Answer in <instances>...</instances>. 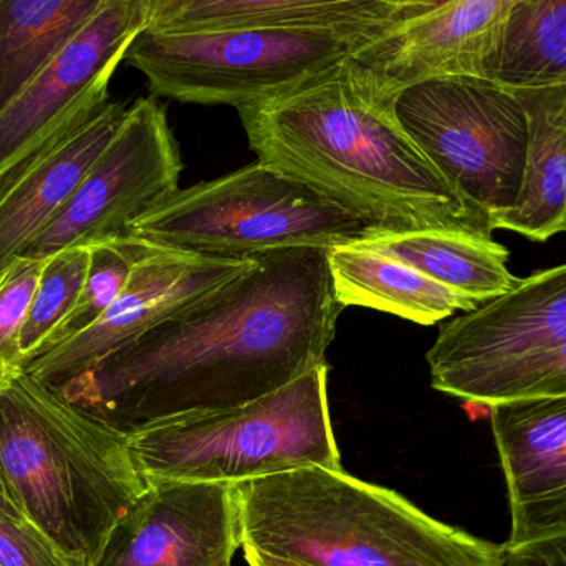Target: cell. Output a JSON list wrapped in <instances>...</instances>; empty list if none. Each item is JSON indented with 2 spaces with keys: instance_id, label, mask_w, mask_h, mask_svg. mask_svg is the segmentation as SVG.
Returning a JSON list of instances; mask_svg holds the SVG:
<instances>
[{
  "instance_id": "obj_4",
  "label": "cell",
  "mask_w": 566,
  "mask_h": 566,
  "mask_svg": "<svg viewBox=\"0 0 566 566\" xmlns=\"http://www.w3.org/2000/svg\"><path fill=\"white\" fill-rule=\"evenodd\" d=\"M0 474L27 522L72 566H93L145 491L126 432L17 373L0 386Z\"/></svg>"
},
{
  "instance_id": "obj_16",
  "label": "cell",
  "mask_w": 566,
  "mask_h": 566,
  "mask_svg": "<svg viewBox=\"0 0 566 566\" xmlns=\"http://www.w3.org/2000/svg\"><path fill=\"white\" fill-rule=\"evenodd\" d=\"M128 109L106 103L0 181V277L70 201Z\"/></svg>"
},
{
  "instance_id": "obj_24",
  "label": "cell",
  "mask_w": 566,
  "mask_h": 566,
  "mask_svg": "<svg viewBox=\"0 0 566 566\" xmlns=\"http://www.w3.org/2000/svg\"><path fill=\"white\" fill-rule=\"evenodd\" d=\"M156 249L158 245L132 235L90 245L88 272L78 302L52 333L40 355L90 328L118 298L136 264Z\"/></svg>"
},
{
  "instance_id": "obj_18",
  "label": "cell",
  "mask_w": 566,
  "mask_h": 566,
  "mask_svg": "<svg viewBox=\"0 0 566 566\" xmlns=\"http://www.w3.org/2000/svg\"><path fill=\"white\" fill-rule=\"evenodd\" d=\"M328 269L342 308L365 306L429 326L455 312L468 313L481 306L418 269L359 242L329 248Z\"/></svg>"
},
{
  "instance_id": "obj_11",
  "label": "cell",
  "mask_w": 566,
  "mask_h": 566,
  "mask_svg": "<svg viewBox=\"0 0 566 566\" xmlns=\"http://www.w3.org/2000/svg\"><path fill=\"white\" fill-rule=\"evenodd\" d=\"M252 264L254 258H211L158 248L136 264L118 298L90 328L36 356L23 371L49 388H62Z\"/></svg>"
},
{
  "instance_id": "obj_26",
  "label": "cell",
  "mask_w": 566,
  "mask_h": 566,
  "mask_svg": "<svg viewBox=\"0 0 566 566\" xmlns=\"http://www.w3.org/2000/svg\"><path fill=\"white\" fill-rule=\"evenodd\" d=\"M46 261L22 255L0 277V385L23 371L20 335Z\"/></svg>"
},
{
  "instance_id": "obj_1",
  "label": "cell",
  "mask_w": 566,
  "mask_h": 566,
  "mask_svg": "<svg viewBox=\"0 0 566 566\" xmlns=\"http://www.w3.org/2000/svg\"><path fill=\"white\" fill-rule=\"evenodd\" d=\"M329 248L275 249L55 389L129 432L254 401L325 365L342 306Z\"/></svg>"
},
{
  "instance_id": "obj_17",
  "label": "cell",
  "mask_w": 566,
  "mask_h": 566,
  "mask_svg": "<svg viewBox=\"0 0 566 566\" xmlns=\"http://www.w3.org/2000/svg\"><path fill=\"white\" fill-rule=\"evenodd\" d=\"M406 7L408 0H169L153 7L146 29H391Z\"/></svg>"
},
{
  "instance_id": "obj_10",
  "label": "cell",
  "mask_w": 566,
  "mask_h": 566,
  "mask_svg": "<svg viewBox=\"0 0 566 566\" xmlns=\"http://www.w3.org/2000/svg\"><path fill=\"white\" fill-rule=\"evenodd\" d=\"M181 171L165 108L156 96L139 98L70 201L23 255L50 258L75 245L125 238L136 219L179 191Z\"/></svg>"
},
{
  "instance_id": "obj_23",
  "label": "cell",
  "mask_w": 566,
  "mask_h": 566,
  "mask_svg": "<svg viewBox=\"0 0 566 566\" xmlns=\"http://www.w3.org/2000/svg\"><path fill=\"white\" fill-rule=\"evenodd\" d=\"M439 391L484 406L507 399L566 395V346L469 373Z\"/></svg>"
},
{
  "instance_id": "obj_3",
  "label": "cell",
  "mask_w": 566,
  "mask_h": 566,
  "mask_svg": "<svg viewBox=\"0 0 566 566\" xmlns=\"http://www.w3.org/2000/svg\"><path fill=\"white\" fill-rule=\"evenodd\" d=\"M242 548L305 566H495L501 547L342 468L234 484Z\"/></svg>"
},
{
  "instance_id": "obj_20",
  "label": "cell",
  "mask_w": 566,
  "mask_h": 566,
  "mask_svg": "<svg viewBox=\"0 0 566 566\" xmlns=\"http://www.w3.org/2000/svg\"><path fill=\"white\" fill-rule=\"evenodd\" d=\"M358 242L479 305L504 296L518 282L509 271L507 249L492 238L458 231H379Z\"/></svg>"
},
{
  "instance_id": "obj_2",
  "label": "cell",
  "mask_w": 566,
  "mask_h": 566,
  "mask_svg": "<svg viewBox=\"0 0 566 566\" xmlns=\"http://www.w3.org/2000/svg\"><path fill=\"white\" fill-rule=\"evenodd\" d=\"M352 55L238 108L258 161L315 189L381 231H458L492 238L399 125Z\"/></svg>"
},
{
  "instance_id": "obj_12",
  "label": "cell",
  "mask_w": 566,
  "mask_h": 566,
  "mask_svg": "<svg viewBox=\"0 0 566 566\" xmlns=\"http://www.w3.org/2000/svg\"><path fill=\"white\" fill-rule=\"evenodd\" d=\"M239 548L234 484L146 481L93 566H232Z\"/></svg>"
},
{
  "instance_id": "obj_6",
  "label": "cell",
  "mask_w": 566,
  "mask_h": 566,
  "mask_svg": "<svg viewBox=\"0 0 566 566\" xmlns=\"http://www.w3.org/2000/svg\"><path fill=\"white\" fill-rule=\"evenodd\" d=\"M379 231L310 186L255 161L176 191L136 219L126 235L172 251L249 259L275 249L352 244Z\"/></svg>"
},
{
  "instance_id": "obj_7",
  "label": "cell",
  "mask_w": 566,
  "mask_h": 566,
  "mask_svg": "<svg viewBox=\"0 0 566 566\" xmlns=\"http://www.w3.org/2000/svg\"><path fill=\"white\" fill-rule=\"evenodd\" d=\"M388 29H234L136 35L125 62L153 96L235 109L285 92Z\"/></svg>"
},
{
  "instance_id": "obj_19",
  "label": "cell",
  "mask_w": 566,
  "mask_h": 566,
  "mask_svg": "<svg viewBox=\"0 0 566 566\" xmlns=\"http://www.w3.org/2000/svg\"><path fill=\"white\" fill-rule=\"evenodd\" d=\"M528 119L521 196L501 229L545 242L566 232V83L514 90Z\"/></svg>"
},
{
  "instance_id": "obj_27",
  "label": "cell",
  "mask_w": 566,
  "mask_h": 566,
  "mask_svg": "<svg viewBox=\"0 0 566 566\" xmlns=\"http://www.w3.org/2000/svg\"><path fill=\"white\" fill-rule=\"evenodd\" d=\"M0 566H72L65 555L25 518L0 509Z\"/></svg>"
},
{
  "instance_id": "obj_14",
  "label": "cell",
  "mask_w": 566,
  "mask_h": 566,
  "mask_svg": "<svg viewBox=\"0 0 566 566\" xmlns=\"http://www.w3.org/2000/svg\"><path fill=\"white\" fill-rule=\"evenodd\" d=\"M566 346V264L518 281L504 296L446 323L429 349L431 385Z\"/></svg>"
},
{
  "instance_id": "obj_32",
  "label": "cell",
  "mask_w": 566,
  "mask_h": 566,
  "mask_svg": "<svg viewBox=\"0 0 566 566\" xmlns=\"http://www.w3.org/2000/svg\"><path fill=\"white\" fill-rule=\"evenodd\" d=\"M166 2H169V0H153V7H158Z\"/></svg>"
},
{
  "instance_id": "obj_15",
  "label": "cell",
  "mask_w": 566,
  "mask_h": 566,
  "mask_svg": "<svg viewBox=\"0 0 566 566\" xmlns=\"http://www.w3.org/2000/svg\"><path fill=\"white\" fill-rule=\"evenodd\" d=\"M492 434L507 484V547L566 534V395L494 402Z\"/></svg>"
},
{
  "instance_id": "obj_21",
  "label": "cell",
  "mask_w": 566,
  "mask_h": 566,
  "mask_svg": "<svg viewBox=\"0 0 566 566\" xmlns=\"http://www.w3.org/2000/svg\"><path fill=\"white\" fill-rule=\"evenodd\" d=\"M106 0H0V112Z\"/></svg>"
},
{
  "instance_id": "obj_29",
  "label": "cell",
  "mask_w": 566,
  "mask_h": 566,
  "mask_svg": "<svg viewBox=\"0 0 566 566\" xmlns=\"http://www.w3.org/2000/svg\"><path fill=\"white\" fill-rule=\"evenodd\" d=\"M244 557L249 566H305L286 560V558H279L274 555L264 554V552L254 551V548H244Z\"/></svg>"
},
{
  "instance_id": "obj_9",
  "label": "cell",
  "mask_w": 566,
  "mask_h": 566,
  "mask_svg": "<svg viewBox=\"0 0 566 566\" xmlns=\"http://www.w3.org/2000/svg\"><path fill=\"white\" fill-rule=\"evenodd\" d=\"M153 0H106L0 112V181L109 102L108 88Z\"/></svg>"
},
{
  "instance_id": "obj_8",
  "label": "cell",
  "mask_w": 566,
  "mask_h": 566,
  "mask_svg": "<svg viewBox=\"0 0 566 566\" xmlns=\"http://www.w3.org/2000/svg\"><path fill=\"white\" fill-rule=\"evenodd\" d=\"M395 113L446 182L501 229L527 163V113L514 90L472 76L426 80L399 93Z\"/></svg>"
},
{
  "instance_id": "obj_30",
  "label": "cell",
  "mask_w": 566,
  "mask_h": 566,
  "mask_svg": "<svg viewBox=\"0 0 566 566\" xmlns=\"http://www.w3.org/2000/svg\"><path fill=\"white\" fill-rule=\"evenodd\" d=\"M444 2H448V0H408V7H406L405 13H402L401 22L402 20L412 19V17L429 12V10L436 9V7Z\"/></svg>"
},
{
  "instance_id": "obj_13",
  "label": "cell",
  "mask_w": 566,
  "mask_h": 566,
  "mask_svg": "<svg viewBox=\"0 0 566 566\" xmlns=\"http://www.w3.org/2000/svg\"><path fill=\"white\" fill-rule=\"evenodd\" d=\"M521 0H448L402 20L353 53L376 92L399 93L426 80L492 78L509 20Z\"/></svg>"
},
{
  "instance_id": "obj_28",
  "label": "cell",
  "mask_w": 566,
  "mask_h": 566,
  "mask_svg": "<svg viewBox=\"0 0 566 566\" xmlns=\"http://www.w3.org/2000/svg\"><path fill=\"white\" fill-rule=\"evenodd\" d=\"M495 566H566V534L518 547L502 545Z\"/></svg>"
},
{
  "instance_id": "obj_31",
  "label": "cell",
  "mask_w": 566,
  "mask_h": 566,
  "mask_svg": "<svg viewBox=\"0 0 566 566\" xmlns=\"http://www.w3.org/2000/svg\"><path fill=\"white\" fill-rule=\"evenodd\" d=\"M0 509L9 512L13 517L23 518V515L20 514L19 507H17L15 502L10 497L9 491H7V485L6 482H3L2 474H0Z\"/></svg>"
},
{
  "instance_id": "obj_22",
  "label": "cell",
  "mask_w": 566,
  "mask_h": 566,
  "mask_svg": "<svg viewBox=\"0 0 566 566\" xmlns=\"http://www.w3.org/2000/svg\"><path fill=\"white\" fill-rule=\"evenodd\" d=\"M511 90L566 83V0H521L492 78Z\"/></svg>"
},
{
  "instance_id": "obj_25",
  "label": "cell",
  "mask_w": 566,
  "mask_h": 566,
  "mask_svg": "<svg viewBox=\"0 0 566 566\" xmlns=\"http://www.w3.org/2000/svg\"><path fill=\"white\" fill-rule=\"evenodd\" d=\"M90 248L75 245L50 255L20 335L23 369L42 353L52 333L73 312L85 285Z\"/></svg>"
},
{
  "instance_id": "obj_5",
  "label": "cell",
  "mask_w": 566,
  "mask_h": 566,
  "mask_svg": "<svg viewBox=\"0 0 566 566\" xmlns=\"http://www.w3.org/2000/svg\"><path fill=\"white\" fill-rule=\"evenodd\" d=\"M326 365L271 395L129 432L146 481L238 482L303 468L339 469Z\"/></svg>"
}]
</instances>
